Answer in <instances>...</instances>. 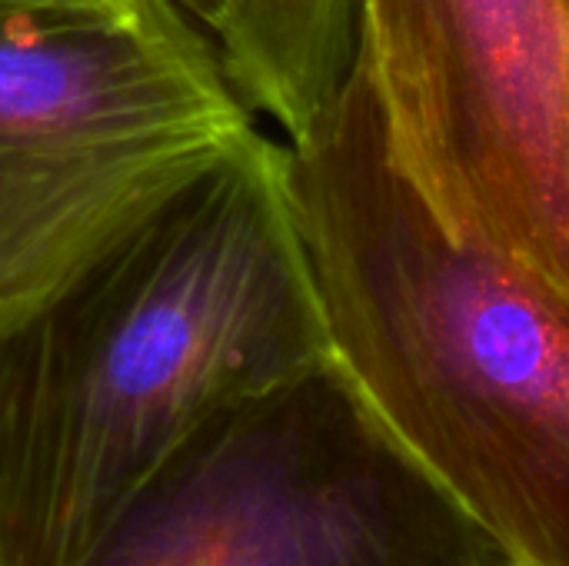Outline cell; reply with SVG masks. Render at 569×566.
I'll list each match as a JSON object with an SVG mask.
<instances>
[{"label":"cell","instance_id":"cell-4","mask_svg":"<svg viewBox=\"0 0 569 566\" xmlns=\"http://www.w3.org/2000/svg\"><path fill=\"white\" fill-rule=\"evenodd\" d=\"M90 566L517 564L327 364L210 420Z\"/></svg>","mask_w":569,"mask_h":566},{"label":"cell","instance_id":"cell-8","mask_svg":"<svg viewBox=\"0 0 569 566\" xmlns=\"http://www.w3.org/2000/svg\"><path fill=\"white\" fill-rule=\"evenodd\" d=\"M190 20H197L203 30H210L213 27V20H217V0H173Z\"/></svg>","mask_w":569,"mask_h":566},{"label":"cell","instance_id":"cell-1","mask_svg":"<svg viewBox=\"0 0 569 566\" xmlns=\"http://www.w3.org/2000/svg\"><path fill=\"white\" fill-rule=\"evenodd\" d=\"M263 130L0 324V566H90L223 410L327 367Z\"/></svg>","mask_w":569,"mask_h":566},{"label":"cell","instance_id":"cell-2","mask_svg":"<svg viewBox=\"0 0 569 566\" xmlns=\"http://www.w3.org/2000/svg\"><path fill=\"white\" fill-rule=\"evenodd\" d=\"M283 170L333 374L513 564L569 566L567 307L440 220L360 53Z\"/></svg>","mask_w":569,"mask_h":566},{"label":"cell","instance_id":"cell-7","mask_svg":"<svg viewBox=\"0 0 569 566\" xmlns=\"http://www.w3.org/2000/svg\"><path fill=\"white\" fill-rule=\"evenodd\" d=\"M133 0H0V20L30 13H80V10H113Z\"/></svg>","mask_w":569,"mask_h":566},{"label":"cell","instance_id":"cell-5","mask_svg":"<svg viewBox=\"0 0 569 566\" xmlns=\"http://www.w3.org/2000/svg\"><path fill=\"white\" fill-rule=\"evenodd\" d=\"M357 53L440 220L569 310V0H357Z\"/></svg>","mask_w":569,"mask_h":566},{"label":"cell","instance_id":"cell-3","mask_svg":"<svg viewBox=\"0 0 569 566\" xmlns=\"http://www.w3.org/2000/svg\"><path fill=\"white\" fill-rule=\"evenodd\" d=\"M257 133L173 0L0 20V324Z\"/></svg>","mask_w":569,"mask_h":566},{"label":"cell","instance_id":"cell-6","mask_svg":"<svg viewBox=\"0 0 569 566\" xmlns=\"http://www.w3.org/2000/svg\"><path fill=\"white\" fill-rule=\"evenodd\" d=\"M210 37L240 97L290 140L357 63V0H217Z\"/></svg>","mask_w":569,"mask_h":566}]
</instances>
